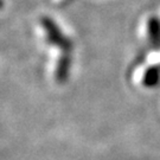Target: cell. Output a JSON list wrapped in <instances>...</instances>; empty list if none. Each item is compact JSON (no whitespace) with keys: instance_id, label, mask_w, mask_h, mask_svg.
Instances as JSON below:
<instances>
[{"instance_id":"obj_1","label":"cell","mask_w":160,"mask_h":160,"mask_svg":"<svg viewBox=\"0 0 160 160\" xmlns=\"http://www.w3.org/2000/svg\"><path fill=\"white\" fill-rule=\"evenodd\" d=\"M40 26L43 28L45 39L49 44L57 46L64 52L69 51V49L71 48V42L62 33V31H59L58 26L52 20L43 17L40 20Z\"/></svg>"},{"instance_id":"obj_2","label":"cell","mask_w":160,"mask_h":160,"mask_svg":"<svg viewBox=\"0 0 160 160\" xmlns=\"http://www.w3.org/2000/svg\"><path fill=\"white\" fill-rule=\"evenodd\" d=\"M143 36L147 42L155 43L160 37V22L154 16H148L143 19Z\"/></svg>"},{"instance_id":"obj_3","label":"cell","mask_w":160,"mask_h":160,"mask_svg":"<svg viewBox=\"0 0 160 160\" xmlns=\"http://www.w3.org/2000/svg\"><path fill=\"white\" fill-rule=\"evenodd\" d=\"M159 81V71L157 68H149L146 70L145 76H143V83L145 86H155Z\"/></svg>"},{"instance_id":"obj_4","label":"cell","mask_w":160,"mask_h":160,"mask_svg":"<svg viewBox=\"0 0 160 160\" xmlns=\"http://www.w3.org/2000/svg\"><path fill=\"white\" fill-rule=\"evenodd\" d=\"M56 2H58V4H63V2H67V1H69V0H55Z\"/></svg>"}]
</instances>
